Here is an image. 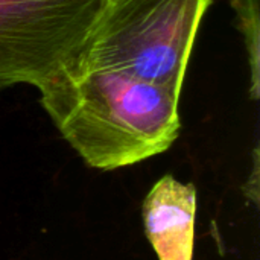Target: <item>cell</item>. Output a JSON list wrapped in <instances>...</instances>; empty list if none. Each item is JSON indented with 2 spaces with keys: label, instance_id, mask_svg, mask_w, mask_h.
I'll return each instance as SVG.
<instances>
[{
  "label": "cell",
  "instance_id": "obj_1",
  "mask_svg": "<svg viewBox=\"0 0 260 260\" xmlns=\"http://www.w3.org/2000/svg\"><path fill=\"white\" fill-rule=\"evenodd\" d=\"M37 90L61 136L96 169L158 155L180 133V93L120 72L70 64Z\"/></svg>",
  "mask_w": 260,
  "mask_h": 260
},
{
  "label": "cell",
  "instance_id": "obj_2",
  "mask_svg": "<svg viewBox=\"0 0 260 260\" xmlns=\"http://www.w3.org/2000/svg\"><path fill=\"white\" fill-rule=\"evenodd\" d=\"M213 0H114L72 66L107 69L181 93L193 43Z\"/></svg>",
  "mask_w": 260,
  "mask_h": 260
},
{
  "label": "cell",
  "instance_id": "obj_3",
  "mask_svg": "<svg viewBox=\"0 0 260 260\" xmlns=\"http://www.w3.org/2000/svg\"><path fill=\"white\" fill-rule=\"evenodd\" d=\"M108 0H0V90L35 88L70 66Z\"/></svg>",
  "mask_w": 260,
  "mask_h": 260
},
{
  "label": "cell",
  "instance_id": "obj_4",
  "mask_svg": "<svg viewBox=\"0 0 260 260\" xmlns=\"http://www.w3.org/2000/svg\"><path fill=\"white\" fill-rule=\"evenodd\" d=\"M197 190L166 175L143 203L146 236L158 260H192Z\"/></svg>",
  "mask_w": 260,
  "mask_h": 260
},
{
  "label": "cell",
  "instance_id": "obj_5",
  "mask_svg": "<svg viewBox=\"0 0 260 260\" xmlns=\"http://www.w3.org/2000/svg\"><path fill=\"white\" fill-rule=\"evenodd\" d=\"M238 17V27L244 37L248 69H250V94L251 99L259 98V0H232Z\"/></svg>",
  "mask_w": 260,
  "mask_h": 260
},
{
  "label": "cell",
  "instance_id": "obj_6",
  "mask_svg": "<svg viewBox=\"0 0 260 260\" xmlns=\"http://www.w3.org/2000/svg\"><path fill=\"white\" fill-rule=\"evenodd\" d=\"M110 2H114V0H108V3H110Z\"/></svg>",
  "mask_w": 260,
  "mask_h": 260
}]
</instances>
